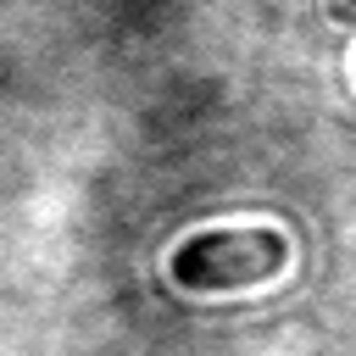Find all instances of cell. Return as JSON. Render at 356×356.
<instances>
[{"instance_id":"1","label":"cell","mask_w":356,"mask_h":356,"mask_svg":"<svg viewBox=\"0 0 356 356\" xmlns=\"http://www.w3.org/2000/svg\"><path fill=\"white\" fill-rule=\"evenodd\" d=\"M289 261V239L278 228H206L172 250V278L184 289H250Z\"/></svg>"}]
</instances>
